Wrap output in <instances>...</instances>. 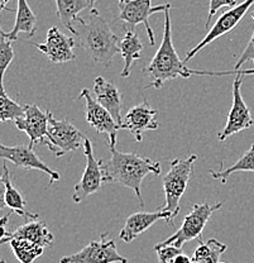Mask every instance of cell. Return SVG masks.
I'll list each match as a JSON object with an SVG mask.
<instances>
[{
    "instance_id": "6da1fadb",
    "label": "cell",
    "mask_w": 254,
    "mask_h": 263,
    "mask_svg": "<svg viewBox=\"0 0 254 263\" xmlns=\"http://www.w3.org/2000/svg\"><path fill=\"white\" fill-rule=\"evenodd\" d=\"M111 157L109 160H100L102 163L104 183H118L120 186L130 189L135 194L139 205L144 206L141 194L142 181L147 175H160L161 164L157 161L142 157L136 153L120 152L116 147L110 148Z\"/></svg>"
},
{
    "instance_id": "7a4b0ae2",
    "label": "cell",
    "mask_w": 254,
    "mask_h": 263,
    "mask_svg": "<svg viewBox=\"0 0 254 263\" xmlns=\"http://www.w3.org/2000/svg\"><path fill=\"white\" fill-rule=\"evenodd\" d=\"M75 35L79 45L96 64L108 67L116 53H119V40L109 23L96 9L90 10L87 18H79L75 24Z\"/></svg>"
},
{
    "instance_id": "3957f363",
    "label": "cell",
    "mask_w": 254,
    "mask_h": 263,
    "mask_svg": "<svg viewBox=\"0 0 254 263\" xmlns=\"http://www.w3.org/2000/svg\"><path fill=\"white\" fill-rule=\"evenodd\" d=\"M171 9L172 4H169L163 13L165 14V31H163L162 43L149 65L144 68V73L149 79V85L146 86V89L154 87L158 90L163 86L165 82L172 81L177 78L188 79L192 76L191 68L186 67L185 62L180 59L173 42H172Z\"/></svg>"
},
{
    "instance_id": "277c9868",
    "label": "cell",
    "mask_w": 254,
    "mask_h": 263,
    "mask_svg": "<svg viewBox=\"0 0 254 263\" xmlns=\"http://www.w3.org/2000/svg\"><path fill=\"white\" fill-rule=\"evenodd\" d=\"M196 160H198V156L191 153L184 160L176 158L169 163L168 172L163 177V191L166 196V204L162 208L163 210L173 212L179 215L181 210L180 200L186 193Z\"/></svg>"
},
{
    "instance_id": "5b68a950",
    "label": "cell",
    "mask_w": 254,
    "mask_h": 263,
    "mask_svg": "<svg viewBox=\"0 0 254 263\" xmlns=\"http://www.w3.org/2000/svg\"><path fill=\"white\" fill-rule=\"evenodd\" d=\"M221 208H223V202L220 201L215 202L212 205L207 204V202L195 204L192 209H191V212L185 216L184 223L180 227V229H177L165 242L158 243V245H155V247L174 246L182 248L185 243L191 242L193 239H198L199 242H201L203 240L201 234H203L207 221L210 220L212 214L220 210Z\"/></svg>"
},
{
    "instance_id": "8992f818",
    "label": "cell",
    "mask_w": 254,
    "mask_h": 263,
    "mask_svg": "<svg viewBox=\"0 0 254 263\" xmlns=\"http://www.w3.org/2000/svg\"><path fill=\"white\" fill-rule=\"evenodd\" d=\"M169 4L171 3L166 2L165 4L152 7V0H119V15L116 21L127 24L129 31H134L138 24H143L148 34L149 46H154L155 38L152 27L149 26V18L155 13H165Z\"/></svg>"
},
{
    "instance_id": "52a82bcc",
    "label": "cell",
    "mask_w": 254,
    "mask_h": 263,
    "mask_svg": "<svg viewBox=\"0 0 254 263\" xmlns=\"http://www.w3.org/2000/svg\"><path fill=\"white\" fill-rule=\"evenodd\" d=\"M48 134L50 144L47 148L56 157H62L67 153L75 152L80 147H84L86 141V137L70 120L56 119L51 111L48 120Z\"/></svg>"
},
{
    "instance_id": "ba28073f",
    "label": "cell",
    "mask_w": 254,
    "mask_h": 263,
    "mask_svg": "<svg viewBox=\"0 0 254 263\" xmlns=\"http://www.w3.org/2000/svg\"><path fill=\"white\" fill-rule=\"evenodd\" d=\"M60 263H128L116 249L114 239H109V232H104L97 240H91L85 248L71 256H65Z\"/></svg>"
},
{
    "instance_id": "9c48e42d",
    "label": "cell",
    "mask_w": 254,
    "mask_h": 263,
    "mask_svg": "<svg viewBox=\"0 0 254 263\" xmlns=\"http://www.w3.org/2000/svg\"><path fill=\"white\" fill-rule=\"evenodd\" d=\"M253 4L254 0H244L243 3L238 4L237 7L231 8V9L223 13V14L219 16V19L215 22L212 28L210 29V31L207 32V34L203 38V41H200L193 48L188 49L186 57H185L184 60L185 64L191 61V60H192L199 52L203 51V48L206 47L207 45H210V43L217 41L219 37H223V35L228 34L229 32L233 31L238 24H239V22L242 21L243 16L247 14V12L250 9V7H252Z\"/></svg>"
},
{
    "instance_id": "30bf717a",
    "label": "cell",
    "mask_w": 254,
    "mask_h": 263,
    "mask_svg": "<svg viewBox=\"0 0 254 263\" xmlns=\"http://www.w3.org/2000/svg\"><path fill=\"white\" fill-rule=\"evenodd\" d=\"M79 99L85 100L86 122L89 123V125H91L99 134L108 137L109 148L116 147L120 125L115 122V119L103 105L97 103L96 99L92 98L91 91L89 89H84L79 95Z\"/></svg>"
},
{
    "instance_id": "8fae6325",
    "label": "cell",
    "mask_w": 254,
    "mask_h": 263,
    "mask_svg": "<svg viewBox=\"0 0 254 263\" xmlns=\"http://www.w3.org/2000/svg\"><path fill=\"white\" fill-rule=\"evenodd\" d=\"M84 155L86 157V167L81 180L73 189L72 200L79 204L83 202L92 194L97 193L104 183V174L100 160H96L92 149V143L86 138L84 143Z\"/></svg>"
},
{
    "instance_id": "7c38bea8",
    "label": "cell",
    "mask_w": 254,
    "mask_h": 263,
    "mask_svg": "<svg viewBox=\"0 0 254 263\" xmlns=\"http://www.w3.org/2000/svg\"><path fill=\"white\" fill-rule=\"evenodd\" d=\"M242 82L243 76L237 75L236 80L233 82V104H231L230 111L228 114L225 128L219 133L220 142H225V139L233 134L254 128V119L250 114L249 108L242 97V92H240Z\"/></svg>"
},
{
    "instance_id": "4fadbf2b",
    "label": "cell",
    "mask_w": 254,
    "mask_h": 263,
    "mask_svg": "<svg viewBox=\"0 0 254 263\" xmlns=\"http://www.w3.org/2000/svg\"><path fill=\"white\" fill-rule=\"evenodd\" d=\"M24 106H26V115L15 120V127L29 137V141H31L29 147L33 148L37 143L48 147L50 144V134H48L50 111L43 110L37 104H28Z\"/></svg>"
},
{
    "instance_id": "5bb4252c",
    "label": "cell",
    "mask_w": 254,
    "mask_h": 263,
    "mask_svg": "<svg viewBox=\"0 0 254 263\" xmlns=\"http://www.w3.org/2000/svg\"><path fill=\"white\" fill-rule=\"evenodd\" d=\"M0 157L4 161H9L14 166L21 167L23 170H37V171L45 172L50 177V185L57 182L61 179L58 171L52 170L47 164L43 162L33 151L32 147L26 146H13L8 147L5 144H0Z\"/></svg>"
},
{
    "instance_id": "9a60e30c",
    "label": "cell",
    "mask_w": 254,
    "mask_h": 263,
    "mask_svg": "<svg viewBox=\"0 0 254 263\" xmlns=\"http://www.w3.org/2000/svg\"><path fill=\"white\" fill-rule=\"evenodd\" d=\"M28 42L34 46L41 53L47 56L52 64H66V62L76 59L75 53H73L75 40L58 31L57 27H52L48 29L45 43H33L31 41Z\"/></svg>"
},
{
    "instance_id": "2e32d148",
    "label": "cell",
    "mask_w": 254,
    "mask_h": 263,
    "mask_svg": "<svg viewBox=\"0 0 254 263\" xmlns=\"http://www.w3.org/2000/svg\"><path fill=\"white\" fill-rule=\"evenodd\" d=\"M157 115V109H153L148 101L144 100L129 109L120 125V129L129 132L134 137L135 142H142L143 141V132L157 130L160 128Z\"/></svg>"
},
{
    "instance_id": "e0dca14e",
    "label": "cell",
    "mask_w": 254,
    "mask_h": 263,
    "mask_svg": "<svg viewBox=\"0 0 254 263\" xmlns=\"http://www.w3.org/2000/svg\"><path fill=\"white\" fill-rule=\"evenodd\" d=\"M177 216L176 213L166 212L161 209L157 212H141L134 213L127 219L124 227L119 233V238L125 243H132L139 235L154 226L158 220H166L168 226H173V220Z\"/></svg>"
},
{
    "instance_id": "ac0fdd59",
    "label": "cell",
    "mask_w": 254,
    "mask_h": 263,
    "mask_svg": "<svg viewBox=\"0 0 254 263\" xmlns=\"http://www.w3.org/2000/svg\"><path fill=\"white\" fill-rule=\"evenodd\" d=\"M95 99L100 105H103L111 117L115 119L119 125H122V108H123V95L116 85L113 81L97 76L94 81Z\"/></svg>"
},
{
    "instance_id": "d6986e66",
    "label": "cell",
    "mask_w": 254,
    "mask_h": 263,
    "mask_svg": "<svg viewBox=\"0 0 254 263\" xmlns=\"http://www.w3.org/2000/svg\"><path fill=\"white\" fill-rule=\"evenodd\" d=\"M5 238H21V239L33 242L43 248H50L54 242L53 234L48 229L46 221L38 220V219L27 221L23 226L18 227L14 232L8 233L7 237L2 238V239H5Z\"/></svg>"
},
{
    "instance_id": "ffe728a7",
    "label": "cell",
    "mask_w": 254,
    "mask_h": 263,
    "mask_svg": "<svg viewBox=\"0 0 254 263\" xmlns=\"http://www.w3.org/2000/svg\"><path fill=\"white\" fill-rule=\"evenodd\" d=\"M2 182H3V186H4V196H3V202L2 205H0L2 209H4V206H8L12 212L17 213L18 215H21L22 218L26 219L27 221L35 220V219L40 218L38 214L27 212L26 199H24L23 195H22L21 191L17 190V189L13 186L7 164H3Z\"/></svg>"
},
{
    "instance_id": "44dd1931",
    "label": "cell",
    "mask_w": 254,
    "mask_h": 263,
    "mask_svg": "<svg viewBox=\"0 0 254 263\" xmlns=\"http://www.w3.org/2000/svg\"><path fill=\"white\" fill-rule=\"evenodd\" d=\"M57 16L65 28L75 35V24L80 18V13L85 9H94L96 0H54Z\"/></svg>"
},
{
    "instance_id": "7402d4cb",
    "label": "cell",
    "mask_w": 254,
    "mask_h": 263,
    "mask_svg": "<svg viewBox=\"0 0 254 263\" xmlns=\"http://www.w3.org/2000/svg\"><path fill=\"white\" fill-rule=\"evenodd\" d=\"M15 23L13 29L7 33L8 38L13 42L19 41V33H24L26 38H32L38 31V19L29 8L27 0H18V7L15 10Z\"/></svg>"
},
{
    "instance_id": "603a6c76",
    "label": "cell",
    "mask_w": 254,
    "mask_h": 263,
    "mask_svg": "<svg viewBox=\"0 0 254 263\" xmlns=\"http://www.w3.org/2000/svg\"><path fill=\"white\" fill-rule=\"evenodd\" d=\"M143 47V43H142L141 38L136 35V33L127 29L124 37L122 38V41H119V53L124 60V67L120 72L122 78H128L130 75L133 66L142 59Z\"/></svg>"
},
{
    "instance_id": "cb8c5ba5",
    "label": "cell",
    "mask_w": 254,
    "mask_h": 263,
    "mask_svg": "<svg viewBox=\"0 0 254 263\" xmlns=\"http://www.w3.org/2000/svg\"><path fill=\"white\" fill-rule=\"evenodd\" d=\"M8 243L14 256L21 263H33L35 259L40 258L45 252V248L29 240L21 239V238H5L0 239V245Z\"/></svg>"
},
{
    "instance_id": "d4e9b609",
    "label": "cell",
    "mask_w": 254,
    "mask_h": 263,
    "mask_svg": "<svg viewBox=\"0 0 254 263\" xmlns=\"http://www.w3.org/2000/svg\"><path fill=\"white\" fill-rule=\"evenodd\" d=\"M245 171L254 172V143L237 162H234L233 166L228 167V168H224V162H220V168L217 170V171L211 170L210 175L212 176V179L219 180L223 185H225L230 175L236 174V172Z\"/></svg>"
},
{
    "instance_id": "484cf974",
    "label": "cell",
    "mask_w": 254,
    "mask_h": 263,
    "mask_svg": "<svg viewBox=\"0 0 254 263\" xmlns=\"http://www.w3.org/2000/svg\"><path fill=\"white\" fill-rule=\"evenodd\" d=\"M226 245L219 242L215 238H211L207 242L201 240L200 245L195 249L193 259L200 263H220V257L226 251Z\"/></svg>"
},
{
    "instance_id": "4316f807",
    "label": "cell",
    "mask_w": 254,
    "mask_h": 263,
    "mask_svg": "<svg viewBox=\"0 0 254 263\" xmlns=\"http://www.w3.org/2000/svg\"><path fill=\"white\" fill-rule=\"evenodd\" d=\"M26 115V106L19 105L15 100L8 97L4 87H0V122H15Z\"/></svg>"
},
{
    "instance_id": "83f0119b",
    "label": "cell",
    "mask_w": 254,
    "mask_h": 263,
    "mask_svg": "<svg viewBox=\"0 0 254 263\" xmlns=\"http://www.w3.org/2000/svg\"><path fill=\"white\" fill-rule=\"evenodd\" d=\"M12 42L13 41L8 38L7 32H4L0 28V72H2V76H0V87H4L5 72H7L8 67H9L10 64L13 62V59H14V51H13Z\"/></svg>"
},
{
    "instance_id": "f1b7e54d",
    "label": "cell",
    "mask_w": 254,
    "mask_h": 263,
    "mask_svg": "<svg viewBox=\"0 0 254 263\" xmlns=\"http://www.w3.org/2000/svg\"><path fill=\"white\" fill-rule=\"evenodd\" d=\"M154 251L157 252L158 262L160 263H173L179 254L184 253V252H182V248H179V247L174 246H154Z\"/></svg>"
},
{
    "instance_id": "f546056e",
    "label": "cell",
    "mask_w": 254,
    "mask_h": 263,
    "mask_svg": "<svg viewBox=\"0 0 254 263\" xmlns=\"http://www.w3.org/2000/svg\"><path fill=\"white\" fill-rule=\"evenodd\" d=\"M238 5V0H210V4H209V14H207L206 22H205V28L209 29L210 23L212 21V16L217 14L218 10L220 8L226 7V8H234Z\"/></svg>"
},
{
    "instance_id": "4dcf8cb0",
    "label": "cell",
    "mask_w": 254,
    "mask_h": 263,
    "mask_svg": "<svg viewBox=\"0 0 254 263\" xmlns=\"http://www.w3.org/2000/svg\"><path fill=\"white\" fill-rule=\"evenodd\" d=\"M192 75L198 76H229V75H242V76H254V68H245V70H231V71H200V70H191Z\"/></svg>"
},
{
    "instance_id": "1f68e13d",
    "label": "cell",
    "mask_w": 254,
    "mask_h": 263,
    "mask_svg": "<svg viewBox=\"0 0 254 263\" xmlns=\"http://www.w3.org/2000/svg\"><path fill=\"white\" fill-rule=\"evenodd\" d=\"M252 18L254 21V12L252 13ZM248 61H252L254 64V31H253V34H252V38H250L249 43H248V46L245 47L244 51H243L242 56L239 57V60H238L236 67L233 68V70H239L240 67H242L243 65L245 64V62Z\"/></svg>"
},
{
    "instance_id": "d6a6232c",
    "label": "cell",
    "mask_w": 254,
    "mask_h": 263,
    "mask_svg": "<svg viewBox=\"0 0 254 263\" xmlns=\"http://www.w3.org/2000/svg\"><path fill=\"white\" fill-rule=\"evenodd\" d=\"M10 215H12V213L7 214V215H4V216H3V218H2V220H0V226H2V238L7 237L8 233H9V232H7V229H5V227H7L8 220H9Z\"/></svg>"
},
{
    "instance_id": "836d02e7",
    "label": "cell",
    "mask_w": 254,
    "mask_h": 263,
    "mask_svg": "<svg viewBox=\"0 0 254 263\" xmlns=\"http://www.w3.org/2000/svg\"><path fill=\"white\" fill-rule=\"evenodd\" d=\"M191 262H192V259H191L190 257L186 256L185 253H181L176 257V259H174L173 263H191Z\"/></svg>"
},
{
    "instance_id": "e575fe53",
    "label": "cell",
    "mask_w": 254,
    "mask_h": 263,
    "mask_svg": "<svg viewBox=\"0 0 254 263\" xmlns=\"http://www.w3.org/2000/svg\"><path fill=\"white\" fill-rule=\"evenodd\" d=\"M8 3H9V0H0V7H2V9L3 10H10V9H8ZM10 12H12V10H10Z\"/></svg>"
},
{
    "instance_id": "d590c367",
    "label": "cell",
    "mask_w": 254,
    "mask_h": 263,
    "mask_svg": "<svg viewBox=\"0 0 254 263\" xmlns=\"http://www.w3.org/2000/svg\"><path fill=\"white\" fill-rule=\"evenodd\" d=\"M191 263H200V262L196 261V259H192V262H191Z\"/></svg>"
},
{
    "instance_id": "8d00e7d4",
    "label": "cell",
    "mask_w": 254,
    "mask_h": 263,
    "mask_svg": "<svg viewBox=\"0 0 254 263\" xmlns=\"http://www.w3.org/2000/svg\"><path fill=\"white\" fill-rule=\"evenodd\" d=\"M2 263H5V261H4V259H3V261H2Z\"/></svg>"
},
{
    "instance_id": "74e56055",
    "label": "cell",
    "mask_w": 254,
    "mask_h": 263,
    "mask_svg": "<svg viewBox=\"0 0 254 263\" xmlns=\"http://www.w3.org/2000/svg\"><path fill=\"white\" fill-rule=\"evenodd\" d=\"M220 263H229V262H220Z\"/></svg>"
}]
</instances>
